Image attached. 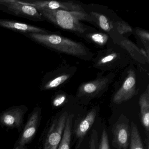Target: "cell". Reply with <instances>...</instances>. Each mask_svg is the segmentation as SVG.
<instances>
[{
  "label": "cell",
  "mask_w": 149,
  "mask_h": 149,
  "mask_svg": "<svg viewBox=\"0 0 149 149\" xmlns=\"http://www.w3.org/2000/svg\"><path fill=\"white\" fill-rule=\"evenodd\" d=\"M38 11L42 15L61 28L80 33H83L86 30L80 21L93 20L91 16L84 12L49 9Z\"/></svg>",
  "instance_id": "6da1fadb"
},
{
  "label": "cell",
  "mask_w": 149,
  "mask_h": 149,
  "mask_svg": "<svg viewBox=\"0 0 149 149\" xmlns=\"http://www.w3.org/2000/svg\"><path fill=\"white\" fill-rule=\"evenodd\" d=\"M29 36L38 43L64 54L83 57L88 51L84 45L70 39L54 34L29 33Z\"/></svg>",
  "instance_id": "7a4b0ae2"
},
{
  "label": "cell",
  "mask_w": 149,
  "mask_h": 149,
  "mask_svg": "<svg viewBox=\"0 0 149 149\" xmlns=\"http://www.w3.org/2000/svg\"><path fill=\"white\" fill-rule=\"evenodd\" d=\"M68 115L64 111L54 119L47 133L43 149H58Z\"/></svg>",
  "instance_id": "3957f363"
},
{
  "label": "cell",
  "mask_w": 149,
  "mask_h": 149,
  "mask_svg": "<svg viewBox=\"0 0 149 149\" xmlns=\"http://www.w3.org/2000/svg\"><path fill=\"white\" fill-rule=\"evenodd\" d=\"M27 110L26 106H15L3 111L0 114V124L10 129H21Z\"/></svg>",
  "instance_id": "277c9868"
},
{
  "label": "cell",
  "mask_w": 149,
  "mask_h": 149,
  "mask_svg": "<svg viewBox=\"0 0 149 149\" xmlns=\"http://www.w3.org/2000/svg\"><path fill=\"white\" fill-rule=\"evenodd\" d=\"M19 4L30 6L38 11L42 9L62 10L68 11H76L85 13L82 7L72 2H61L56 1H21L15 0Z\"/></svg>",
  "instance_id": "5b68a950"
},
{
  "label": "cell",
  "mask_w": 149,
  "mask_h": 149,
  "mask_svg": "<svg viewBox=\"0 0 149 149\" xmlns=\"http://www.w3.org/2000/svg\"><path fill=\"white\" fill-rule=\"evenodd\" d=\"M41 118V109L35 108L29 117L26 123L18 140V144L25 146L33 140L37 132Z\"/></svg>",
  "instance_id": "8992f818"
},
{
  "label": "cell",
  "mask_w": 149,
  "mask_h": 149,
  "mask_svg": "<svg viewBox=\"0 0 149 149\" xmlns=\"http://www.w3.org/2000/svg\"><path fill=\"white\" fill-rule=\"evenodd\" d=\"M136 93V74L134 70H130L123 85L114 95L113 102L120 104L131 99Z\"/></svg>",
  "instance_id": "52a82bcc"
},
{
  "label": "cell",
  "mask_w": 149,
  "mask_h": 149,
  "mask_svg": "<svg viewBox=\"0 0 149 149\" xmlns=\"http://www.w3.org/2000/svg\"><path fill=\"white\" fill-rule=\"evenodd\" d=\"M113 143L118 148L127 149L129 146L130 132L129 123L123 118H120L114 125L112 130Z\"/></svg>",
  "instance_id": "ba28073f"
},
{
  "label": "cell",
  "mask_w": 149,
  "mask_h": 149,
  "mask_svg": "<svg viewBox=\"0 0 149 149\" xmlns=\"http://www.w3.org/2000/svg\"><path fill=\"white\" fill-rule=\"evenodd\" d=\"M0 4L4 5L8 10L17 15L41 19V14L35 8L19 4L15 0H0Z\"/></svg>",
  "instance_id": "9c48e42d"
},
{
  "label": "cell",
  "mask_w": 149,
  "mask_h": 149,
  "mask_svg": "<svg viewBox=\"0 0 149 149\" xmlns=\"http://www.w3.org/2000/svg\"><path fill=\"white\" fill-rule=\"evenodd\" d=\"M0 26L22 33L48 34L47 32L40 28L13 21L0 19Z\"/></svg>",
  "instance_id": "30bf717a"
},
{
  "label": "cell",
  "mask_w": 149,
  "mask_h": 149,
  "mask_svg": "<svg viewBox=\"0 0 149 149\" xmlns=\"http://www.w3.org/2000/svg\"><path fill=\"white\" fill-rule=\"evenodd\" d=\"M108 82L107 78H103L83 84L79 88L77 95L79 97L93 96L102 90Z\"/></svg>",
  "instance_id": "8fae6325"
},
{
  "label": "cell",
  "mask_w": 149,
  "mask_h": 149,
  "mask_svg": "<svg viewBox=\"0 0 149 149\" xmlns=\"http://www.w3.org/2000/svg\"><path fill=\"white\" fill-rule=\"evenodd\" d=\"M140 118L143 126L147 132L149 130V86L140 97L139 100Z\"/></svg>",
  "instance_id": "7c38bea8"
},
{
  "label": "cell",
  "mask_w": 149,
  "mask_h": 149,
  "mask_svg": "<svg viewBox=\"0 0 149 149\" xmlns=\"http://www.w3.org/2000/svg\"><path fill=\"white\" fill-rule=\"evenodd\" d=\"M96 116V110L93 109L79 123L75 131L76 135L78 138L84 137L90 130Z\"/></svg>",
  "instance_id": "4fadbf2b"
},
{
  "label": "cell",
  "mask_w": 149,
  "mask_h": 149,
  "mask_svg": "<svg viewBox=\"0 0 149 149\" xmlns=\"http://www.w3.org/2000/svg\"><path fill=\"white\" fill-rule=\"evenodd\" d=\"M73 117L74 115L72 114H70L68 116L63 134V137L59 146L60 149H70Z\"/></svg>",
  "instance_id": "5bb4252c"
},
{
  "label": "cell",
  "mask_w": 149,
  "mask_h": 149,
  "mask_svg": "<svg viewBox=\"0 0 149 149\" xmlns=\"http://www.w3.org/2000/svg\"><path fill=\"white\" fill-rule=\"evenodd\" d=\"M130 149H144L138 129L136 125L133 123L131 125Z\"/></svg>",
  "instance_id": "9a60e30c"
},
{
  "label": "cell",
  "mask_w": 149,
  "mask_h": 149,
  "mask_svg": "<svg viewBox=\"0 0 149 149\" xmlns=\"http://www.w3.org/2000/svg\"><path fill=\"white\" fill-rule=\"evenodd\" d=\"M91 15L96 18L98 21V25L101 29L106 32H109L113 28V25L111 21L104 15L97 13L91 12Z\"/></svg>",
  "instance_id": "2e32d148"
},
{
  "label": "cell",
  "mask_w": 149,
  "mask_h": 149,
  "mask_svg": "<svg viewBox=\"0 0 149 149\" xmlns=\"http://www.w3.org/2000/svg\"><path fill=\"white\" fill-rule=\"evenodd\" d=\"M70 77V75L67 74L61 75L47 83L44 86L43 90H46L56 88L65 82Z\"/></svg>",
  "instance_id": "e0dca14e"
},
{
  "label": "cell",
  "mask_w": 149,
  "mask_h": 149,
  "mask_svg": "<svg viewBox=\"0 0 149 149\" xmlns=\"http://www.w3.org/2000/svg\"><path fill=\"white\" fill-rule=\"evenodd\" d=\"M89 37L92 41L101 46L104 45L108 40V36L104 34H92L90 35Z\"/></svg>",
  "instance_id": "ac0fdd59"
},
{
  "label": "cell",
  "mask_w": 149,
  "mask_h": 149,
  "mask_svg": "<svg viewBox=\"0 0 149 149\" xmlns=\"http://www.w3.org/2000/svg\"><path fill=\"white\" fill-rule=\"evenodd\" d=\"M118 33L121 35L126 34L132 31V29L127 23L123 21H118L115 22Z\"/></svg>",
  "instance_id": "d6986e66"
},
{
  "label": "cell",
  "mask_w": 149,
  "mask_h": 149,
  "mask_svg": "<svg viewBox=\"0 0 149 149\" xmlns=\"http://www.w3.org/2000/svg\"><path fill=\"white\" fill-rule=\"evenodd\" d=\"M109 138L105 129H104L102 132L101 141L98 149H109Z\"/></svg>",
  "instance_id": "ffe728a7"
},
{
  "label": "cell",
  "mask_w": 149,
  "mask_h": 149,
  "mask_svg": "<svg viewBox=\"0 0 149 149\" xmlns=\"http://www.w3.org/2000/svg\"><path fill=\"white\" fill-rule=\"evenodd\" d=\"M98 136L97 132L96 130L92 131L89 142V149H98L97 148V142Z\"/></svg>",
  "instance_id": "44dd1931"
},
{
  "label": "cell",
  "mask_w": 149,
  "mask_h": 149,
  "mask_svg": "<svg viewBox=\"0 0 149 149\" xmlns=\"http://www.w3.org/2000/svg\"><path fill=\"white\" fill-rule=\"evenodd\" d=\"M117 54L116 53H114L109 54L106 56L102 57L98 61V64H100V65H103V64L109 63L115 60L117 57Z\"/></svg>",
  "instance_id": "7402d4cb"
},
{
  "label": "cell",
  "mask_w": 149,
  "mask_h": 149,
  "mask_svg": "<svg viewBox=\"0 0 149 149\" xmlns=\"http://www.w3.org/2000/svg\"><path fill=\"white\" fill-rule=\"evenodd\" d=\"M66 99V96L64 95H59L53 100L52 104L54 107H60L65 102Z\"/></svg>",
  "instance_id": "603a6c76"
},
{
  "label": "cell",
  "mask_w": 149,
  "mask_h": 149,
  "mask_svg": "<svg viewBox=\"0 0 149 149\" xmlns=\"http://www.w3.org/2000/svg\"><path fill=\"white\" fill-rule=\"evenodd\" d=\"M136 33L142 40L144 43H148L149 41V34L148 32L143 30L138 29L136 31Z\"/></svg>",
  "instance_id": "cb8c5ba5"
},
{
  "label": "cell",
  "mask_w": 149,
  "mask_h": 149,
  "mask_svg": "<svg viewBox=\"0 0 149 149\" xmlns=\"http://www.w3.org/2000/svg\"><path fill=\"white\" fill-rule=\"evenodd\" d=\"M14 149H27V147L26 146H21L19 145V144H17V145L15 146Z\"/></svg>",
  "instance_id": "d4e9b609"
},
{
  "label": "cell",
  "mask_w": 149,
  "mask_h": 149,
  "mask_svg": "<svg viewBox=\"0 0 149 149\" xmlns=\"http://www.w3.org/2000/svg\"><path fill=\"white\" fill-rule=\"evenodd\" d=\"M58 149H60V148H59V147H58Z\"/></svg>",
  "instance_id": "484cf974"
}]
</instances>
